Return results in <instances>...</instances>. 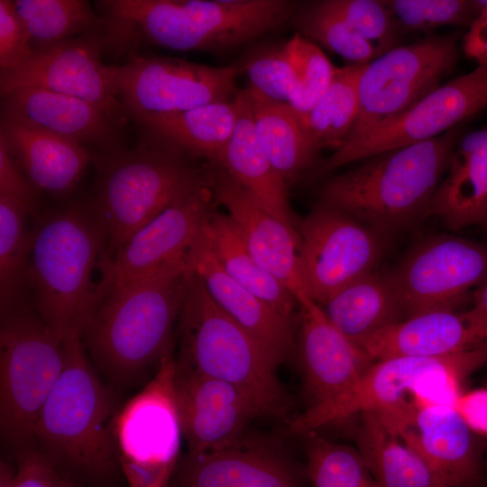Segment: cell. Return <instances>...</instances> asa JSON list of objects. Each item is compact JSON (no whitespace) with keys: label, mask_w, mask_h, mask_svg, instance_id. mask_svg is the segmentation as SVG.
<instances>
[{"label":"cell","mask_w":487,"mask_h":487,"mask_svg":"<svg viewBox=\"0 0 487 487\" xmlns=\"http://www.w3.org/2000/svg\"><path fill=\"white\" fill-rule=\"evenodd\" d=\"M107 245L93 205L72 204L42 219L32 231L27 280L32 307L64 342L81 337L103 299L94 282Z\"/></svg>","instance_id":"cell-1"},{"label":"cell","mask_w":487,"mask_h":487,"mask_svg":"<svg viewBox=\"0 0 487 487\" xmlns=\"http://www.w3.org/2000/svg\"><path fill=\"white\" fill-rule=\"evenodd\" d=\"M460 137L455 127L436 138L370 156L326 179L319 203L381 234L403 228L427 216Z\"/></svg>","instance_id":"cell-2"},{"label":"cell","mask_w":487,"mask_h":487,"mask_svg":"<svg viewBox=\"0 0 487 487\" xmlns=\"http://www.w3.org/2000/svg\"><path fill=\"white\" fill-rule=\"evenodd\" d=\"M188 264L108 289L81 339L96 367L116 383L140 377L171 350Z\"/></svg>","instance_id":"cell-3"},{"label":"cell","mask_w":487,"mask_h":487,"mask_svg":"<svg viewBox=\"0 0 487 487\" xmlns=\"http://www.w3.org/2000/svg\"><path fill=\"white\" fill-rule=\"evenodd\" d=\"M93 207L106 234L107 257L177 199L211 179L212 165L198 166L189 155L146 133L132 150L99 152Z\"/></svg>","instance_id":"cell-4"},{"label":"cell","mask_w":487,"mask_h":487,"mask_svg":"<svg viewBox=\"0 0 487 487\" xmlns=\"http://www.w3.org/2000/svg\"><path fill=\"white\" fill-rule=\"evenodd\" d=\"M124 32L175 51H229L291 19L288 0H107L98 2Z\"/></svg>","instance_id":"cell-5"},{"label":"cell","mask_w":487,"mask_h":487,"mask_svg":"<svg viewBox=\"0 0 487 487\" xmlns=\"http://www.w3.org/2000/svg\"><path fill=\"white\" fill-rule=\"evenodd\" d=\"M178 368L232 384L260 416L280 415L286 396L270 353L211 299L202 280L188 271L179 319Z\"/></svg>","instance_id":"cell-6"},{"label":"cell","mask_w":487,"mask_h":487,"mask_svg":"<svg viewBox=\"0 0 487 487\" xmlns=\"http://www.w3.org/2000/svg\"><path fill=\"white\" fill-rule=\"evenodd\" d=\"M64 367L39 416L35 440L49 455L106 473L117 458L112 391L96 374L81 337L64 341Z\"/></svg>","instance_id":"cell-7"},{"label":"cell","mask_w":487,"mask_h":487,"mask_svg":"<svg viewBox=\"0 0 487 487\" xmlns=\"http://www.w3.org/2000/svg\"><path fill=\"white\" fill-rule=\"evenodd\" d=\"M64 361V342L33 307L22 299L1 312V435L19 455L35 441L39 416Z\"/></svg>","instance_id":"cell-8"},{"label":"cell","mask_w":487,"mask_h":487,"mask_svg":"<svg viewBox=\"0 0 487 487\" xmlns=\"http://www.w3.org/2000/svg\"><path fill=\"white\" fill-rule=\"evenodd\" d=\"M487 362V348L437 357H393L373 363L334 399L309 407L289 424L308 434L339 420L374 412L411 399L452 404L464 379Z\"/></svg>","instance_id":"cell-9"},{"label":"cell","mask_w":487,"mask_h":487,"mask_svg":"<svg viewBox=\"0 0 487 487\" xmlns=\"http://www.w3.org/2000/svg\"><path fill=\"white\" fill-rule=\"evenodd\" d=\"M171 350L154 377L115 417L117 458L131 487H168L177 464L182 429Z\"/></svg>","instance_id":"cell-10"},{"label":"cell","mask_w":487,"mask_h":487,"mask_svg":"<svg viewBox=\"0 0 487 487\" xmlns=\"http://www.w3.org/2000/svg\"><path fill=\"white\" fill-rule=\"evenodd\" d=\"M457 36H432L397 46L364 66L358 114L345 142H352L406 112L441 86L457 61Z\"/></svg>","instance_id":"cell-11"},{"label":"cell","mask_w":487,"mask_h":487,"mask_svg":"<svg viewBox=\"0 0 487 487\" xmlns=\"http://www.w3.org/2000/svg\"><path fill=\"white\" fill-rule=\"evenodd\" d=\"M112 88L130 118L146 121L235 98L236 67H213L176 58L133 56L108 65Z\"/></svg>","instance_id":"cell-12"},{"label":"cell","mask_w":487,"mask_h":487,"mask_svg":"<svg viewBox=\"0 0 487 487\" xmlns=\"http://www.w3.org/2000/svg\"><path fill=\"white\" fill-rule=\"evenodd\" d=\"M298 230L304 289L318 305L374 271L381 257L382 234L330 206L319 203Z\"/></svg>","instance_id":"cell-13"},{"label":"cell","mask_w":487,"mask_h":487,"mask_svg":"<svg viewBox=\"0 0 487 487\" xmlns=\"http://www.w3.org/2000/svg\"><path fill=\"white\" fill-rule=\"evenodd\" d=\"M486 107L487 66H478L441 85L399 116L342 145L317 163L313 174L323 176L349 162L436 138Z\"/></svg>","instance_id":"cell-14"},{"label":"cell","mask_w":487,"mask_h":487,"mask_svg":"<svg viewBox=\"0 0 487 487\" xmlns=\"http://www.w3.org/2000/svg\"><path fill=\"white\" fill-rule=\"evenodd\" d=\"M389 274L404 318L455 310L471 289L487 279V246L452 235H436L416 244Z\"/></svg>","instance_id":"cell-15"},{"label":"cell","mask_w":487,"mask_h":487,"mask_svg":"<svg viewBox=\"0 0 487 487\" xmlns=\"http://www.w3.org/2000/svg\"><path fill=\"white\" fill-rule=\"evenodd\" d=\"M112 39L110 23L35 51L15 69L0 73L1 96L35 87L74 96L101 109L121 127L131 119L110 84L101 54Z\"/></svg>","instance_id":"cell-16"},{"label":"cell","mask_w":487,"mask_h":487,"mask_svg":"<svg viewBox=\"0 0 487 487\" xmlns=\"http://www.w3.org/2000/svg\"><path fill=\"white\" fill-rule=\"evenodd\" d=\"M216 204L211 179L136 231L103 267V293L188 264L189 253Z\"/></svg>","instance_id":"cell-17"},{"label":"cell","mask_w":487,"mask_h":487,"mask_svg":"<svg viewBox=\"0 0 487 487\" xmlns=\"http://www.w3.org/2000/svg\"><path fill=\"white\" fill-rule=\"evenodd\" d=\"M374 412L448 487H466L478 477L475 435L452 404L411 399Z\"/></svg>","instance_id":"cell-18"},{"label":"cell","mask_w":487,"mask_h":487,"mask_svg":"<svg viewBox=\"0 0 487 487\" xmlns=\"http://www.w3.org/2000/svg\"><path fill=\"white\" fill-rule=\"evenodd\" d=\"M175 390L190 455L239 443L250 419L260 416L251 400L232 384L177 366Z\"/></svg>","instance_id":"cell-19"},{"label":"cell","mask_w":487,"mask_h":487,"mask_svg":"<svg viewBox=\"0 0 487 487\" xmlns=\"http://www.w3.org/2000/svg\"><path fill=\"white\" fill-rule=\"evenodd\" d=\"M211 164L216 204L226 209L257 262L276 277L299 302L308 296L300 271L299 231L269 214L222 167Z\"/></svg>","instance_id":"cell-20"},{"label":"cell","mask_w":487,"mask_h":487,"mask_svg":"<svg viewBox=\"0 0 487 487\" xmlns=\"http://www.w3.org/2000/svg\"><path fill=\"white\" fill-rule=\"evenodd\" d=\"M373 361L437 358L487 348V319L469 310H438L401 319L355 342Z\"/></svg>","instance_id":"cell-21"},{"label":"cell","mask_w":487,"mask_h":487,"mask_svg":"<svg viewBox=\"0 0 487 487\" xmlns=\"http://www.w3.org/2000/svg\"><path fill=\"white\" fill-rule=\"evenodd\" d=\"M299 358L309 407L326 402L353 384L372 363L371 356L338 330L308 296L298 302Z\"/></svg>","instance_id":"cell-22"},{"label":"cell","mask_w":487,"mask_h":487,"mask_svg":"<svg viewBox=\"0 0 487 487\" xmlns=\"http://www.w3.org/2000/svg\"><path fill=\"white\" fill-rule=\"evenodd\" d=\"M1 100V121L90 145L99 152L122 146V127L87 101L35 87L12 91Z\"/></svg>","instance_id":"cell-23"},{"label":"cell","mask_w":487,"mask_h":487,"mask_svg":"<svg viewBox=\"0 0 487 487\" xmlns=\"http://www.w3.org/2000/svg\"><path fill=\"white\" fill-rule=\"evenodd\" d=\"M207 223L189 253V270L202 280L213 301L280 364L291 345L293 321L281 316L224 271L215 256Z\"/></svg>","instance_id":"cell-24"},{"label":"cell","mask_w":487,"mask_h":487,"mask_svg":"<svg viewBox=\"0 0 487 487\" xmlns=\"http://www.w3.org/2000/svg\"><path fill=\"white\" fill-rule=\"evenodd\" d=\"M0 139L36 192L69 194L92 161L91 152L78 142L5 121Z\"/></svg>","instance_id":"cell-25"},{"label":"cell","mask_w":487,"mask_h":487,"mask_svg":"<svg viewBox=\"0 0 487 487\" xmlns=\"http://www.w3.org/2000/svg\"><path fill=\"white\" fill-rule=\"evenodd\" d=\"M237 121L216 164L222 167L269 214L299 231L288 197L287 183L275 170L255 133L246 89L239 90Z\"/></svg>","instance_id":"cell-26"},{"label":"cell","mask_w":487,"mask_h":487,"mask_svg":"<svg viewBox=\"0 0 487 487\" xmlns=\"http://www.w3.org/2000/svg\"><path fill=\"white\" fill-rule=\"evenodd\" d=\"M427 216L455 231L487 225V127L460 137Z\"/></svg>","instance_id":"cell-27"},{"label":"cell","mask_w":487,"mask_h":487,"mask_svg":"<svg viewBox=\"0 0 487 487\" xmlns=\"http://www.w3.org/2000/svg\"><path fill=\"white\" fill-rule=\"evenodd\" d=\"M190 487H298L292 470L278 455L239 443L188 457Z\"/></svg>","instance_id":"cell-28"},{"label":"cell","mask_w":487,"mask_h":487,"mask_svg":"<svg viewBox=\"0 0 487 487\" xmlns=\"http://www.w3.org/2000/svg\"><path fill=\"white\" fill-rule=\"evenodd\" d=\"M319 306L329 321L354 342L404 319L389 271H374L342 288Z\"/></svg>","instance_id":"cell-29"},{"label":"cell","mask_w":487,"mask_h":487,"mask_svg":"<svg viewBox=\"0 0 487 487\" xmlns=\"http://www.w3.org/2000/svg\"><path fill=\"white\" fill-rule=\"evenodd\" d=\"M359 416L356 449L380 487H448L377 413Z\"/></svg>","instance_id":"cell-30"},{"label":"cell","mask_w":487,"mask_h":487,"mask_svg":"<svg viewBox=\"0 0 487 487\" xmlns=\"http://www.w3.org/2000/svg\"><path fill=\"white\" fill-rule=\"evenodd\" d=\"M238 116L236 96L183 112L152 118L142 124L146 133L173 144L190 157L217 164L232 136Z\"/></svg>","instance_id":"cell-31"},{"label":"cell","mask_w":487,"mask_h":487,"mask_svg":"<svg viewBox=\"0 0 487 487\" xmlns=\"http://www.w3.org/2000/svg\"><path fill=\"white\" fill-rule=\"evenodd\" d=\"M206 228L215 256L224 271L281 316L293 321L294 309L299 306L296 298L253 256L229 216L214 209Z\"/></svg>","instance_id":"cell-32"},{"label":"cell","mask_w":487,"mask_h":487,"mask_svg":"<svg viewBox=\"0 0 487 487\" xmlns=\"http://www.w3.org/2000/svg\"><path fill=\"white\" fill-rule=\"evenodd\" d=\"M259 142L287 185L316 161L299 116L288 103L269 99L245 87Z\"/></svg>","instance_id":"cell-33"},{"label":"cell","mask_w":487,"mask_h":487,"mask_svg":"<svg viewBox=\"0 0 487 487\" xmlns=\"http://www.w3.org/2000/svg\"><path fill=\"white\" fill-rule=\"evenodd\" d=\"M365 65L335 68L327 88L299 118L315 156L326 148L338 150L350 133L358 114V82Z\"/></svg>","instance_id":"cell-34"},{"label":"cell","mask_w":487,"mask_h":487,"mask_svg":"<svg viewBox=\"0 0 487 487\" xmlns=\"http://www.w3.org/2000/svg\"><path fill=\"white\" fill-rule=\"evenodd\" d=\"M13 2L34 52L109 24V20L97 16L86 0Z\"/></svg>","instance_id":"cell-35"},{"label":"cell","mask_w":487,"mask_h":487,"mask_svg":"<svg viewBox=\"0 0 487 487\" xmlns=\"http://www.w3.org/2000/svg\"><path fill=\"white\" fill-rule=\"evenodd\" d=\"M29 215L18 202L0 195L1 312L23 299L32 239L26 221Z\"/></svg>","instance_id":"cell-36"},{"label":"cell","mask_w":487,"mask_h":487,"mask_svg":"<svg viewBox=\"0 0 487 487\" xmlns=\"http://www.w3.org/2000/svg\"><path fill=\"white\" fill-rule=\"evenodd\" d=\"M290 20L300 35L319 42L353 64H367L379 56L375 48L324 1L298 5Z\"/></svg>","instance_id":"cell-37"},{"label":"cell","mask_w":487,"mask_h":487,"mask_svg":"<svg viewBox=\"0 0 487 487\" xmlns=\"http://www.w3.org/2000/svg\"><path fill=\"white\" fill-rule=\"evenodd\" d=\"M307 471L312 487H380L355 448L307 434Z\"/></svg>","instance_id":"cell-38"},{"label":"cell","mask_w":487,"mask_h":487,"mask_svg":"<svg viewBox=\"0 0 487 487\" xmlns=\"http://www.w3.org/2000/svg\"><path fill=\"white\" fill-rule=\"evenodd\" d=\"M239 69L247 74L249 87L269 99L289 103L297 91L298 70L289 41L253 48Z\"/></svg>","instance_id":"cell-39"},{"label":"cell","mask_w":487,"mask_h":487,"mask_svg":"<svg viewBox=\"0 0 487 487\" xmlns=\"http://www.w3.org/2000/svg\"><path fill=\"white\" fill-rule=\"evenodd\" d=\"M400 32L427 31L445 25H464L477 16L475 1H385Z\"/></svg>","instance_id":"cell-40"},{"label":"cell","mask_w":487,"mask_h":487,"mask_svg":"<svg viewBox=\"0 0 487 487\" xmlns=\"http://www.w3.org/2000/svg\"><path fill=\"white\" fill-rule=\"evenodd\" d=\"M288 41L299 78L297 91L288 104L300 118L327 88L335 68L318 47L302 35L295 34Z\"/></svg>","instance_id":"cell-41"},{"label":"cell","mask_w":487,"mask_h":487,"mask_svg":"<svg viewBox=\"0 0 487 487\" xmlns=\"http://www.w3.org/2000/svg\"><path fill=\"white\" fill-rule=\"evenodd\" d=\"M381 55L397 47L400 32L385 1L323 0ZM378 56V57H379Z\"/></svg>","instance_id":"cell-42"},{"label":"cell","mask_w":487,"mask_h":487,"mask_svg":"<svg viewBox=\"0 0 487 487\" xmlns=\"http://www.w3.org/2000/svg\"><path fill=\"white\" fill-rule=\"evenodd\" d=\"M33 53L14 2L0 0V73L15 69Z\"/></svg>","instance_id":"cell-43"},{"label":"cell","mask_w":487,"mask_h":487,"mask_svg":"<svg viewBox=\"0 0 487 487\" xmlns=\"http://www.w3.org/2000/svg\"><path fill=\"white\" fill-rule=\"evenodd\" d=\"M0 195L18 202L30 215L34 214L36 210L37 192L2 139H0Z\"/></svg>","instance_id":"cell-44"},{"label":"cell","mask_w":487,"mask_h":487,"mask_svg":"<svg viewBox=\"0 0 487 487\" xmlns=\"http://www.w3.org/2000/svg\"><path fill=\"white\" fill-rule=\"evenodd\" d=\"M58 480L47 456L32 448L19 455L14 487H57Z\"/></svg>","instance_id":"cell-45"},{"label":"cell","mask_w":487,"mask_h":487,"mask_svg":"<svg viewBox=\"0 0 487 487\" xmlns=\"http://www.w3.org/2000/svg\"><path fill=\"white\" fill-rule=\"evenodd\" d=\"M452 406L475 436L487 438V387L462 391Z\"/></svg>","instance_id":"cell-46"},{"label":"cell","mask_w":487,"mask_h":487,"mask_svg":"<svg viewBox=\"0 0 487 487\" xmlns=\"http://www.w3.org/2000/svg\"><path fill=\"white\" fill-rule=\"evenodd\" d=\"M477 16L464 37V51L478 66H487V1H475Z\"/></svg>","instance_id":"cell-47"},{"label":"cell","mask_w":487,"mask_h":487,"mask_svg":"<svg viewBox=\"0 0 487 487\" xmlns=\"http://www.w3.org/2000/svg\"><path fill=\"white\" fill-rule=\"evenodd\" d=\"M473 302V308L487 318V279L476 289Z\"/></svg>","instance_id":"cell-48"},{"label":"cell","mask_w":487,"mask_h":487,"mask_svg":"<svg viewBox=\"0 0 487 487\" xmlns=\"http://www.w3.org/2000/svg\"><path fill=\"white\" fill-rule=\"evenodd\" d=\"M14 474L11 468L4 462L0 466V487H14Z\"/></svg>","instance_id":"cell-49"},{"label":"cell","mask_w":487,"mask_h":487,"mask_svg":"<svg viewBox=\"0 0 487 487\" xmlns=\"http://www.w3.org/2000/svg\"><path fill=\"white\" fill-rule=\"evenodd\" d=\"M57 487H76V486L73 485L72 483H69L59 478Z\"/></svg>","instance_id":"cell-50"},{"label":"cell","mask_w":487,"mask_h":487,"mask_svg":"<svg viewBox=\"0 0 487 487\" xmlns=\"http://www.w3.org/2000/svg\"><path fill=\"white\" fill-rule=\"evenodd\" d=\"M487 226V225H486Z\"/></svg>","instance_id":"cell-51"}]
</instances>
